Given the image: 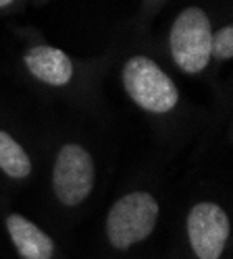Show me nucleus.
<instances>
[{
  "label": "nucleus",
  "mask_w": 233,
  "mask_h": 259,
  "mask_svg": "<svg viewBox=\"0 0 233 259\" xmlns=\"http://www.w3.org/2000/svg\"><path fill=\"white\" fill-rule=\"evenodd\" d=\"M0 170L11 179H25L31 172V160L11 135L0 131Z\"/></svg>",
  "instance_id": "8"
},
{
  "label": "nucleus",
  "mask_w": 233,
  "mask_h": 259,
  "mask_svg": "<svg viewBox=\"0 0 233 259\" xmlns=\"http://www.w3.org/2000/svg\"><path fill=\"white\" fill-rule=\"evenodd\" d=\"M169 44L181 71L194 75L206 69L213 56V29L202 9H187L177 17Z\"/></svg>",
  "instance_id": "2"
},
{
  "label": "nucleus",
  "mask_w": 233,
  "mask_h": 259,
  "mask_svg": "<svg viewBox=\"0 0 233 259\" xmlns=\"http://www.w3.org/2000/svg\"><path fill=\"white\" fill-rule=\"evenodd\" d=\"M123 85L129 98L148 112H169L179 100L175 83L160 71L156 62L146 56H134L125 64Z\"/></svg>",
  "instance_id": "1"
},
{
  "label": "nucleus",
  "mask_w": 233,
  "mask_h": 259,
  "mask_svg": "<svg viewBox=\"0 0 233 259\" xmlns=\"http://www.w3.org/2000/svg\"><path fill=\"white\" fill-rule=\"evenodd\" d=\"M54 193L60 203L79 205L94 187V162L81 145L69 143L58 152L52 172Z\"/></svg>",
  "instance_id": "4"
},
{
  "label": "nucleus",
  "mask_w": 233,
  "mask_h": 259,
  "mask_svg": "<svg viewBox=\"0 0 233 259\" xmlns=\"http://www.w3.org/2000/svg\"><path fill=\"white\" fill-rule=\"evenodd\" d=\"M187 234L200 259H219L229 239V218L215 203H198L187 218Z\"/></svg>",
  "instance_id": "5"
},
{
  "label": "nucleus",
  "mask_w": 233,
  "mask_h": 259,
  "mask_svg": "<svg viewBox=\"0 0 233 259\" xmlns=\"http://www.w3.org/2000/svg\"><path fill=\"white\" fill-rule=\"evenodd\" d=\"M158 203L148 193H129L121 197L109 211L107 234L113 247L127 249L146 236L156 226Z\"/></svg>",
  "instance_id": "3"
},
{
  "label": "nucleus",
  "mask_w": 233,
  "mask_h": 259,
  "mask_svg": "<svg viewBox=\"0 0 233 259\" xmlns=\"http://www.w3.org/2000/svg\"><path fill=\"white\" fill-rule=\"evenodd\" d=\"M7 228H9L15 249L23 259H50L52 257V251H54L52 239L27 218H23L19 213H11L7 218Z\"/></svg>",
  "instance_id": "6"
},
{
  "label": "nucleus",
  "mask_w": 233,
  "mask_h": 259,
  "mask_svg": "<svg viewBox=\"0 0 233 259\" xmlns=\"http://www.w3.org/2000/svg\"><path fill=\"white\" fill-rule=\"evenodd\" d=\"M29 73L48 85H65L73 75V64L69 56L52 46H36L25 54Z\"/></svg>",
  "instance_id": "7"
},
{
  "label": "nucleus",
  "mask_w": 233,
  "mask_h": 259,
  "mask_svg": "<svg viewBox=\"0 0 233 259\" xmlns=\"http://www.w3.org/2000/svg\"><path fill=\"white\" fill-rule=\"evenodd\" d=\"M13 3V0H0V9H5L7 5H11Z\"/></svg>",
  "instance_id": "10"
},
{
  "label": "nucleus",
  "mask_w": 233,
  "mask_h": 259,
  "mask_svg": "<svg viewBox=\"0 0 233 259\" xmlns=\"http://www.w3.org/2000/svg\"><path fill=\"white\" fill-rule=\"evenodd\" d=\"M213 56L221 60L233 58V25L213 33Z\"/></svg>",
  "instance_id": "9"
}]
</instances>
